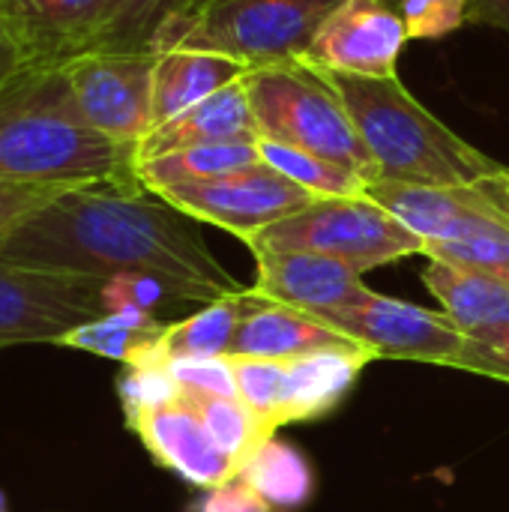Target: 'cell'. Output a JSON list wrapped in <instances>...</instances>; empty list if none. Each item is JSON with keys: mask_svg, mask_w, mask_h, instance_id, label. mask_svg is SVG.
<instances>
[{"mask_svg": "<svg viewBox=\"0 0 509 512\" xmlns=\"http://www.w3.org/2000/svg\"><path fill=\"white\" fill-rule=\"evenodd\" d=\"M0 261L63 276H150L180 303H213L243 291L216 261L195 219L144 186H72L21 222Z\"/></svg>", "mask_w": 509, "mask_h": 512, "instance_id": "cell-1", "label": "cell"}, {"mask_svg": "<svg viewBox=\"0 0 509 512\" xmlns=\"http://www.w3.org/2000/svg\"><path fill=\"white\" fill-rule=\"evenodd\" d=\"M138 150L96 132L60 66H30L0 90V183L141 186Z\"/></svg>", "mask_w": 509, "mask_h": 512, "instance_id": "cell-2", "label": "cell"}, {"mask_svg": "<svg viewBox=\"0 0 509 512\" xmlns=\"http://www.w3.org/2000/svg\"><path fill=\"white\" fill-rule=\"evenodd\" d=\"M375 159L378 180L420 186H477L504 165L456 135L402 81L321 69Z\"/></svg>", "mask_w": 509, "mask_h": 512, "instance_id": "cell-3", "label": "cell"}, {"mask_svg": "<svg viewBox=\"0 0 509 512\" xmlns=\"http://www.w3.org/2000/svg\"><path fill=\"white\" fill-rule=\"evenodd\" d=\"M246 90L261 138L324 156L357 171L369 183L378 180L375 159L366 150L348 105L321 69L303 60L255 66L246 72Z\"/></svg>", "mask_w": 509, "mask_h": 512, "instance_id": "cell-4", "label": "cell"}, {"mask_svg": "<svg viewBox=\"0 0 509 512\" xmlns=\"http://www.w3.org/2000/svg\"><path fill=\"white\" fill-rule=\"evenodd\" d=\"M342 0H204L174 21L153 51H213L249 69L300 60L324 18Z\"/></svg>", "mask_w": 509, "mask_h": 512, "instance_id": "cell-5", "label": "cell"}, {"mask_svg": "<svg viewBox=\"0 0 509 512\" xmlns=\"http://www.w3.org/2000/svg\"><path fill=\"white\" fill-rule=\"evenodd\" d=\"M249 252H315L336 258L357 273L423 255V240L390 216L369 195L360 198H318L300 213L267 225L246 240Z\"/></svg>", "mask_w": 509, "mask_h": 512, "instance_id": "cell-6", "label": "cell"}, {"mask_svg": "<svg viewBox=\"0 0 509 512\" xmlns=\"http://www.w3.org/2000/svg\"><path fill=\"white\" fill-rule=\"evenodd\" d=\"M156 51H84L60 63L81 117L102 135L135 147L153 129Z\"/></svg>", "mask_w": 509, "mask_h": 512, "instance_id": "cell-7", "label": "cell"}, {"mask_svg": "<svg viewBox=\"0 0 509 512\" xmlns=\"http://www.w3.org/2000/svg\"><path fill=\"white\" fill-rule=\"evenodd\" d=\"M156 195L168 201L174 210L186 213L189 219L216 225L240 237L243 243L264 231L267 225H276L318 201L312 192L291 183L264 162L213 180L177 183Z\"/></svg>", "mask_w": 509, "mask_h": 512, "instance_id": "cell-8", "label": "cell"}, {"mask_svg": "<svg viewBox=\"0 0 509 512\" xmlns=\"http://www.w3.org/2000/svg\"><path fill=\"white\" fill-rule=\"evenodd\" d=\"M102 279L63 276L0 261V348L57 345L75 327L105 315Z\"/></svg>", "mask_w": 509, "mask_h": 512, "instance_id": "cell-9", "label": "cell"}, {"mask_svg": "<svg viewBox=\"0 0 509 512\" xmlns=\"http://www.w3.org/2000/svg\"><path fill=\"white\" fill-rule=\"evenodd\" d=\"M315 318L360 342L378 360H414L456 369L468 342V336L444 312L375 291H369V297L351 309H333Z\"/></svg>", "mask_w": 509, "mask_h": 512, "instance_id": "cell-10", "label": "cell"}, {"mask_svg": "<svg viewBox=\"0 0 509 512\" xmlns=\"http://www.w3.org/2000/svg\"><path fill=\"white\" fill-rule=\"evenodd\" d=\"M405 45V21L390 0H342L300 60L342 75L393 78Z\"/></svg>", "mask_w": 509, "mask_h": 512, "instance_id": "cell-11", "label": "cell"}, {"mask_svg": "<svg viewBox=\"0 0 509 512\" xmlns=\"http://www.w3.org/2000/svg\"><path fill=\"white\" fill-rule=\"evenodd\" d=\"M126 426L132 435H138L156 465L174 471L192 489H219L240 471L234 459L210 438L207 426L201 423L183 390L168 405L129 414Z\"/></svg>", "mask_w": 509, "mask_h": 512, "instance_id": "cell-12", "label": "cell"}, {"mask_svg": "<svg viewBox=\"0 0 509 512\" xmlns=\"http://www.w3.org/2000/svg\"><path fill=\"white\" fill-rule=\"evenodd\" d=\"M255 255V291L273 303H285L312 315L333 309H351L369 297L363 273L354 267L315 255V252H279L261 249Z\"/></svg>", "mask_w": 509, "mask_h": 512, "instance_id": "cell-13", "label": "cell"}, {"mask_svg": "<svg viewBox=\"0 0 509 512\" xmlns=\"http://www.w3.org/2000/svg\"><path fill=\"white\" fill-rule=\"evenodd\" d=\"M366 195L396 216L423 243L468 237L507 213L480 186H420L396 180H372Z\"/></svg>", "mask_w": 509, "mask_h": 512, "instance_id": "cell-14", "label": "cell"}, {"mask_svg": "<svg viewBox=\"0 0 509 512\" xmlns=\"http://www.w3.org/2000/svg\"><path fill=\"white\" fill-rule=\"evenodd\" d=\"M105 0H0V24L36 66H60L93 48Z\"/></svg>", "mask_w": 509, "mask_h": 512, "instance_id": "cell-15", "label": "cell"}, {"mask_svg": "<svg viewBox=\"0 0 509 512\" xmlns=\"http://www.w3.org/2000/svg\"><path fill=\"white\" fill-rule=\"evenodd\" d=\"M258 138L261 135L243 75L240 81L222 87L219 93L207 96L189 111L150 129L138 144V162L198 144H231V141H258Z\"/></svg>", "mask_w": 509, "mask_h": 512, "instance_id": "cell-16", "label": "cell"}, {"mask_svg": "<svg viewBox=\"0 0 509 512\" xmlns=\"http://www.w3.org/2000/svg\"><path fill=\"white\" fill-rule=\"evenodd\" d=\"M360 342L333 330L312 312L273 303L258 294L249 315L240 321L228 357H267V360H294L318 351L357 348Z\"/></svg>", "mask_w": 509, "mask_h": 512, "instance_id": "cell-17", "label": "cell"}, {"mask_svg": "<svg viewBox=\"0 0 509 512\" xmlns=\"http://www.w3.org/2000/svg\"><path fill=\"white\" fill-rule=\"evenodd\" d=\"M375 360L363 345L282 360V426L327 417Z\"/></svg>", "mask_w": 509, "mask_h": 512, "instance_id": "cell-18", "label": "cell"}, {"mask_svg": "<svg viewBox=\"0 0 509 512\" xmlns=\"http://www.w3.org/2000/svg\"><path fill=\"white\" fill-rule=\"evenodd\" d=\"M246 72V63L213 51H159L153 72V129L240 81Z\"/></svg>", "mask_w": 509, "mask_h": 512, "instance_id": "cell-19", "label": "cell"}, {"mask_svg": "<svg viewBox=\"0 0 509 512\" xmlns=\"http://www.w3.org/2000/svg\"><path fill=\"white\" fill-rule=\"evenodd\" d=\"M423 285L438 297L441 312L465 333L477 336L509 324V285L477 270L429 261Z\"/></svg>", "mask_w": 509, "mask_h": 512, "instance_id": "cell-20", "label": "cell"}, {"mask_svg": "<svg viewBox=\"0 0 509 512\" xmlns=\"http://www.w3.org/2000/svg\"><path fill=\"white\" fill-rule=\"evenodd\" d=\"M255 300L258 291L243 288L237 294L201 306L195 315L183 321H171L156 345V363L168 366L171 360H186V357H228L234 333L240 321L249 315V309L255 306Z\"/></svg>", "mask_w": 509, "mask_h": 512, "instance_id": "cell-21", "label": "cell"}, {"mask_svg": "<svg viewBox=\"0 0 509 512\" xmlns=\"http://www.w3.org/2000/svg\"><path fill=\"white\" fill-rule=\"evenodd\" d=\"M255 165H261L258 141H231V144H198V147L144 159L135 165V174H138V183L156 195L177 183L213 180V177H225V174L246 171Z\"/></svg>", "mask_w": 509, "mask_h": 512, "instance_id": "cell-22", "label": "cell"}, {"mask_svg": "<svg viewBox=\"0 0 509 512\" xmlns=\"http://www.w3.org/2000/svg\"><path fill=\"white\" fill-rule=\"evenodd\" d=\"M237 474L270 512L303 510L315 492V474L309 459L276 435L261 444Z\"/></svg>", "mask_w": 509, "mask_h": 512, "instance_id": "cell-23", "label": "cell"}, {"mask_svg": "<svg viewBox=\"0 0 509 512\" xmlns=\"http://www.w3.org/2000/svg\"><path fill=\"white\" fill-rule=\"evenodd\" d=\"M165 327L168 324L156 315H102L75 327L57 345L117 360L123 366H159L156 345Z\"/></svg>", "mask_w": 509, "mask_h": 512, "instance_id": "cell-24", "label": "cell"}, {"mask_svg": "<svg viewBox=\"0 0 509 512\" xmlns=\"http://www.w3.org/2000/svg\"><path fill=\"white\" fill-rule=\"evenodd\" d=\"M204 0H105L90 51H153L156 39Z\"/></svg>", "mask_w": 509, "mask_h": 512, "instance_id": "cell-25", "label": "cell"}, {"mask_svg": "<svg viewBox=\"0 0 509 512\" xmlns=\"http://www.w3.org/2000/svg\"><path fill=\"white\" fill-rule=\"evenodd\" d=\"M258 153H261L264 165H270L291 183L303 186L315 198H360V195H366V186H369L366 177H360L357 171L336 165L324 156H315L309 150L258 138Z\"/></svg>", "mask_w": 509, "mask_h": 512, "instance_id": "cell-26", "label": "cell"}, {"mask_svg": "<svg viewBox=\"0 0 509 512\" xmlns=\"http://www.w3.org/2000/svg\"><path fill=\"white\" fill-rule=\"evenodd\" d=\"M183 396L192 402L210 438L234 459L237 468H243L246 459L276 435L237 396H213V393H183Z\"/></svg>", "mask_w": 509, "mask_h": 512, "instance_id": "cell-27", "label": "cell"}, {"mask_svg": "<svg viewBox=\"0 0 509 512\" xmlns=\"http://www.w3.org/2000/svg\"><path fill=\"white\" fill-rule=\"evenodd\" d=\"M423 255L429 261H444L453 267L486 273V276L501 279L509 285V216L492 219L483 228H477L459 240L426 243Z\"/></svg>", "mask_w": 509, "mask_h": 512, "instance_id": "cell-28", "label": "cell"}, {"mask_svg": "<svg viewBox=\"0 0 509 512\" xmlns=\"http://www.w3.org/2000/svg\"><path fill=\"white\" fill-rule=\"evenodd\" d=\"M237 399L273 432L282 429V360L267 357H231Z\"/></svg>", "mask_w": 509, "mask_h": 512, "instance_id": "cell-29", "label": "cell"}, {"mask_svg": "<svg viewBox=\"0 0 509 512\" xmlns=\"http://www.w3.org/2000/svg\"><path fill=\"white\" fill-rule=\"evenodd\" d=\"M105 315H156L168 303H180L162 282L150 276H114L102 282Z\"/></svg>", "mask_w": 509, "mask_h": 512, "instance_id": "cell-30", "label": "cell"}, {"mask_svg": "<svg viewBox=\"0 0 509 512\" xmlns=\"http://www.w3.org/2000/svg\"><path fill=\"white\" fill-rule=\"evenodd\" d=\"M117 396L123 405V417L168 405L180 396V387L168 366H126L117 378Z\"/></svg>", "mask_w": 509, "mask_h": 512, "instance_id": "cell-31", "label": "cell"}, {"mask_svg": "<svg viewBox=\"0 0 509 512\" xmlns=\"http://www.w3.org/2000/svg\"><path fill=\"white\" fill-rule=\"evenodd\" d=\"M474 0H393L399 9L408 39H441L468 21Z\"/></svg>", "mask_w": 509, "mask_h": 512, "instance_id": "cell-32", "label": "cell"}, {"mask_svg": "<svg viewBox=\"0 0 509 512\" xmlns=\"http://www.w3.org/2000/svg\"><path fill=\"white\" fill-rule=\"evenodd\" d=\"M168 372L174 375L183 393H213V396H237L231 357H186L171 360Z\"/></svg>", "mask_w": 509, "mask_h": 512, "instance_id": "cell-33", "label": "cell"}, {"mask_svg": "<svg viewBox=\"0 0 509 512\" xmlns=\"http://www.w3.org/2000/svg\"><path fill=\"white\" fill-rule=\"evenodd\" d=\"M456 369L509 384V324L468 336Z\"/></svg>", "mask_w": 509, "mask_h": 512, "instance_id": "cell-34", "label": "cell"}, {"mask_svg": "<svg viewBox=\"0 0 509 512\" xmlns=\"http://www.w3.org/2000/svg\"><path fill=\"white\" fill-rule=\"evenodd\" d=\"M72 186H54V183H0V243L27 222L36 210H42L48 201H54L60 192Z\"/></svg>", "mask_w": 509, "mask_h": 512, "instance_id": "cell-35", "label": "cell"}, {"mask_svg": "<svg viewBox=\"0 0 509 512\" xmlns=\"http://www.w3.org/2000/svg\"><path fill=\"white\" fill-rule=\"evenodd\" d=\"M192 512H270L267 504L246 486L240 474H234L219 489L204 492V498L192 507Z\"/></svg>", "mask_w": 509, "mask_h": 512, "instance_id": "cell-36", "label": "cell"}, {"mask_svg": "<svg viewBox=\"0 0 509 512\" xmlns=\"http://www.w3.org/2000/svg\"><path fill=\"white\" fill-rule=\"evenodd\" d=\"M30 66H36V63H30V60L18 51V45L12 42V36H9L6 27L0 24V90H3L9 81H15L24 69H30Z\"/></svg>", "mask_w": 509, "mask_h": 512, "instance_id": "cell-37", "label": "cell"}, {"mask_svg": "<svg viewBox=\"0 0 509 512\" xmlns=\"http://www.w3.org/2000/svg\"><path fill=\"white\" fill-rule=\"evenodd\" d=\"M468 21L489 24L509 33V0H474L468 9Z\"/></svg>", "mask_w": 509, "mask_h": 512, "instance_id": "cell-38", "label": "cell"}, {"mask_svg": "<svg viewBox=\"0 0 509 512\" xmlns=\"http://www.w3.org/2000/svg\"><path fill=\"white\" fill-rule=\"evenodd\" d=\"M477 186H480V189H483V192H486V195H489V198H492V201H495V204H498V207H501V210L509 216V168L507 165H504L501 171H495L492 177L480 180Z\"/></svg>", "mask_w": 509, "mask_h": 512, "instance_id": "cell-39", "label": "cell"}, {"mask_svg": "<svg viewBox=\"0 0 509 512\" xmlns=\"http://www.w3.org/2000/svg\"><path fill=\"white\" fill-rule=\"evenodd\" d=\"M0 512H9V504H6V495L0 492Z\"/></svg>", "mask_w": 509, "mask_h": 512, "instance_id": "cell-40", "label": "cell"}, {"mask_svg": "<svg viewBox=\"0 0 509 512\" xmlns=\"http://www.w3.org/2000/svg\"><path fill=\"white\" fill-rule=\"evenodd\" d=\"M390 3H393V0H390Z\"/></svg>", "mask_w": 509, "mask_h": 512, "instance_id": "cell-41", "label": "cell"}]
</instances>
